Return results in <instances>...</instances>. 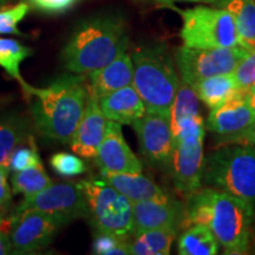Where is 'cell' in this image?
Masks as SVG:
<instances>
[{
    "instance_id": "1f68e13d",
    "label": "cell",
    "mask_w": 255,
    "mask_h": 255,
    "mask_svg": "<svg viewBox=\"0 0 255 255\" xmlns=\"http://www.w3.org/2000/svg\"><path fill=\"white\" fill-rule=\"evenodd\" d=\"M234 77L237 79L240 90L246 91L255 83V47L251 49L248 55L241 60L234 70Z\"/></svg>"
},
{
    "instance_id": "83f0119b",
    "label": "cell",
    "mask_w": 255,
    "mask_h": 255,
    "mask_svg": "<svg viewBox=\"0 0 255 255\" xmlns=\"http://www.w3.org/2000/svg\"><path fill=\"white\" fill-rule=\"evenodd\" d=\"M92 253L98 255H128L130 254V244L126 238L96 232L92 242Z\"/></svg>"
},
{
    "instance_id": "7c38bea8",
    "label": "cell",
    "mask_w": 255,
    "mask_h": 255,
    "mask_svg": "<svg viewBox=\"0 0 255 255\" xmlns=\"http://www.w3.org/2000/svg\"><path fill=\"white\" fill-rule=\"evenodd\" d=\"M64 225L62 220L39 210L15 213L8 235L12 253H33L46 247Z\"/></svg>"
},
{
    "instance_id": "277c9868",
    "label": "cell",
    "mask_w": 255,
    "mask_h": 255,
    "mask_svg": "<svg viewBox=\"0 0 255 255\" xmlns=\"http://www.w3.org/2000/svg\"><path fill=\"white\" fill-rule=\"evenodd\" d=\"M132 85L144 102L146 111L169 115L180 87V76L164 44L135 50Z\"/></svg>"
},
{
    "instance_id": "30bf717a",
    "label": "cell",
    "mask_w": 255,
    "mask_h": 255,
    "mask_svg": "<svg viewBox=\"0 0 255 255\" xmlns=\"http://www.w3.org/2000/svg\"><path fill=\"white\" fill-rule=\"evenodd\" d=\"M23 210H39L62 220L64 223L89 218L87 200L78 183L50 184L39 193L25 196L15 213Z\"/></svg>"
},
{
    "instance_id": "60d3db41",
    "label": "cell",
    "mask_w": 255,
    "mask_h": 255,
    "mask_svg": "<svg viewBox=\"0 0 255 255\" xmlns=\"http://www.w3.org/2000/svg\"><path fill=\"white\" fill-rule=\"evenodd\" d=\"M20 1H24V2H27V4H30V5H31V2H32V0H20Z\"/></svg>"
},
{
    "instance_id": "2e32d148",
    "label": "cell",
    "mask_w": 255,
    "mask_h": 255,
    "mask_svg": "<svg viewBox=\"0 0 255 255\" xmlns=\"http://www.w3.org/2000/svg\"><path fill=\"white\" fill-rule=\"evenodd\" d=\"M107 126L108 120L102 113L98 100L89 95L87 108L69 143L71 150L81 157L95 158L105 136Z\"/></svg>"
},
{
    "instance_id": "9a60e30c",
    "label": "cell",
    "mask_w": 255,
    "mask_h": 255,
    "mask_svg": "<svg viewBox=\"0 0 255 255\" xmlns=\"http://www.w3.org/2000/svg\"><path fill=\"white\" fill-rule=\"evenodd\" d=\"M184 208L176 201L168 199L139 201L132 203V235L151 229L176 227L182 223Z\"/></svg>"
},
{
    "instance_id": "e0dca14e",
    "label": "cell",
    "mask_w": 255,
    "mask_h": 255,
    "mask_svg": "<svg viewBox=\"0 0 255 255\" xmlns=\"http://www.w3.org/2000/svg\"><path fill=\"white\" fill-rule=\"evenodd\" d=\"M88 77L89 95L96 100L121 88L131 85L133 81L131 56L124 52L108 65L89 73Z\"/></svg>"
},
{
    "instance_id": "b9f144b4",
    "label": "cell",
    "mask_w": 255,
    "mask_h": 255,
    "mask_svg": "<svg viewBox=\"0 0 255 255\" xmlns=\"http://www.w3.org/2000/svg\"><path fill=\"white\" fill-rule=\"evenodd\" d=\"M0 215H1V214H0Z\"/></svg>"
},
{
    "instance_id": "3957f363",
    "label": "cell",
    "mask_w": 255,
    "mask_h": 255,
    "mask_svg": "<svg viewBox=\"0 0 255 255\" xmlns=\"http://www.w3.org/2000/svg\"><path fill=\"white\" fill-rule=\"evenodd\" d=\"M127 25L116 14L95 15L76 27L62 51L65 69L71 73L89 75L127 52Z\"/></svg>"
},
{
    "instance_id": "4dcf8cb0",
    "label": "cell",
    "mask_w": 255,
    "mask_h": 255,
    "mask_svg": "<svg viewBox=\"0 0 255 255\" xmlns=\"http://www.w3.org/2000/svg\"><path fill=\"white\" fill-rule=\"evenodd\" d=\"M39 163H41L40 157L38 155L33 139L31 138L30 146L19 145L13 151L9 159V169L13 171H19Z\"/></svg>"
},
{
    "instance_id": "8fae6325",
    "label": "cell",
    "mask_w": 255,
    "mask_h": 255,
    "mask_svg": "<svg viewBox=\"0 0 255 255\" xmlns=\"http://www.w3.org/2000/svg\"><path fill=\"white\" fill-rule=\"evenodd\" d=\"M255 121V110L247 101L246 91L238 94L222 104L212 109L208 116V129L221 144H248L252 127Z\"/></svg>"
},
{
    "instance_id": "d590c367",
    "label": "cell",
    "mask_w": 255,
    "mask_h": 255,
    "mask_svg": "<svg viewBox=\"0 0 255 255\" xmlns=\"http://www.w3.org/2000/svg\"><path fill=\"white\" fill-rule=\"evenodd\" d=\"M158 4L165 5V6H171L175 2L180 1H186V2H201V4H213L214 5L218 0H156Z\"/></svg>"
},
{
    "instance_id": "d4e9b609",
    "label": "cell",
    "mask_w": 255,
    "mask_h": 255,
    "mask_svg": "<svg viewBox=\"0 0 255 255\" xmlns=\"http://www.w3.org/2000/svg\"><path fill=\"white\" fill-rule=\"evenodd\" d=\"M195 90L181 79L180 87L170 109V127L174 132L183 123L200 117V104Z\"/></svg>"
},
{
    "instance_id": "f1b7e54d",
    "label": "cell",
    "mask_w": 255,
    "mask_h": 255,
    "mask_svg": "<svg viewBox=\"0 0 255 255\" xmlns=\"http://www.w3.org/2000/svg\"><path fill=\"white\" fill-rule=\"evenodd\" d=\"M50 164L59 176L72 177L87 171V165L78 155L57 152L50 158Z\"/></svg>"
},
{
    "instance_id": "5bb4252c",
    "label": "cell",
    "mask_w": 255,
    "mask_h": 255,
    "mask_svg": "<svg viewBox=\"0 0 255 255\" xmlns=\"http://www.w3.org/2000/svg\"><path fill=\"white\" fill-rule=\"evenodd\" d=\"M101 173H142L143 165L123 136L120 123L108 121L107 131L96 155Z\"/></svg>"
},
{
    "instance_id": "8992f818",
    "label": "cell",
    "mask_w": 255,
    "mask_h": 255,
    "mask_svg": "<svg viewBox=\"0 0 255 255\" xmlns=\"http://www.w3.org/2000/svg\"><path fill=\"white\" fill-rule=\"evenodd\" d=\"M87 200L89 218L96 232L128 239L132 235V202L104 180L88 178L78 183Z\"/></svg>"
},
{
    "instance_id": "5b68a950",
    "label": "cell",
    "mask_w": 255,
    "mask_h": 255,
    "mask_svg": "<svg viewBox=\"0 0 255 255\" xmlns=\"http://www.w3.org/2000/svg\"><path fill=\"white\" fill-rule=\"evenodd\" d=\"M202 184L246 201L255 210V150L248 144H222L203 161Z\"/></svg>"
},
{
    "instance_id": "836d02e7",
    "label": "cell",
    "mask_w": 255,
    "mask_h": 255,
    "mask_svg": "<svg viewBox=\"0 0 255 255\" xmlns=\"http://www.w3.org/2000/svg\"><path fill=\"white\" fill-rule=\"evenodd\" d=\"M8 169L0 167V214L2 210L7 208L9 202H11V189L7 183V174Z\"/></svg>"
},
{
    "instance_id": "9c48e42d",
    "label": "cell",
    "mask_w": 255,
    "mask_h": 255,
    "mask_svg": "<svg viewBox=\"0 0 255 255\" xmlns=\"http://www.w3.org/2000/svg\"><path fill=\"white\" fill-rule=\"evenodd\" d=\"M250 50L242 45L219 49H193L182 45L175 51V65L181 79L193 85L205 78L234 72Z\"/></svg>"
},
{
    "instance_id": "603a6c76",
    "label": "cell",
    "mask_w": 255,
    "mask_h": 255,
    "mask_svg": "<svg viewBox=\"0 0 255 255\" xmlns=\"http://www.w3.org/2000/svg\"><path fill=\"white\" fill-rule=\"evenodd\" d=\"M178 254L181 255H215L220 245L213 232L205 225H193L178 240Z\"/></svg>"
},
{
    "instance_id": "e575fe53",
    "label": "cell",
    "mask_w": 255,
    "mask_h": 255,
    "mask_svg": "<svg viewBox=\"0 0 255 255\" xmlns=\"http://www.w3.org/2000/svg\"><path fill=\"white\" fill-rule=\"evenodd\" d=\"M12 253V246L11 241H9V237L5 234L4 232L0 228V255H5Z\"/></svg>"
},
{
    "instance_id": "44dd1931",
    "label": "cell",
    "mask_w": 255,
    "mask_h": 255,
    "mask_svg": "<svg viewBox=\"0 0 255 255\" xmlns=\"http://www.w3.org/2000/svg\"><path fill=\"white\" fill-rule=\"evenodd\" d=\"M216 7L228 11L237 26L240 45L255 47V0H218Z\"/></svg>"
},
{
    "instance_id": "7a4b0ae2",
    "label": "cell",
    "mask_w": 255,
    "mask_h": 255,
    "mask_svg": "<svg viewBox=\"0 0 255 255\" xmlns=\"http://www.w3.org/2000/svg\"><path fill=\"white\" fill-rule=\"evenodd\" d=\"M28 94L37 97L32 107L37 131L53 141L70 143L89 100L84 75L65 73L46 88L30 87Z\"/></svg>"
},
{
    "instance_id": "d6986e66",
    "label": "cell",
    "mask_w": 255,
    "mask_h": 255,
    "mask_svg": "<svg viewBox=\"0 0 255 255\" xmlns=\"http://www.w3.org/2000/svg\"><path fill=\"white\" fill-rule=\"evenodd\" d=\"M101 175L132 203L169 197L162 188L142 173H101Z\"/></svg>"
},
{
    "instance_id": "f546056e",
    "label": "cell",
    "mask_w": 255,
    "mask_h": 255,
    "mask_svg": "<svg viewBox=\"0 0 255 255\" xmlns=\"http://www.w3.org/2000/svg\"><path fill=\"white\" fill-rule=\"evenodd\" d=\"M30 9V4L20 1L12 7L0 11V34H20L18 24L25 18Z\"/></svg>"
},
{
    "instance_id": "52a82bcc",
    "label": "cell",
    "mask_w": 255,
    "mask_h": 255,
    "mask_svg": "<svg viewBox=\"0 0 255 255\" xmlns=\"http://www.w3.org/2000/svg\"><path fill=\"white\" fill-rule=\"evenodd\" d=\"M182 18L180 37L193 49H219L240 45L233 17L226 9L208 6L176 9Z\"/></svg>"
},
{
    "instance_id": "4fadbf2b",
    "label": "cell",
    "mask_w": 255,
    "mask_h": 255,
    "mask_svg": "<svg viewBox=\"0 0 255 255\" xmlns=\"http://www.w3.org/2000/svg\"><path fill=\"white\" fill-rule=\"evenodd\" d=\"M131 127L146 161L156 168L170 167L175 139L169 115L146 111Z\"/></svg>"
},
{
    "instance_id": "ffe728a7",
    "label": "cell",
    "mask_w": 255,
    "mask_h": 255,
    "mask_svg": "<svg viewBox=\"0 0 255 255\" xmlns=\"http://www.w3.org/2000/svg\"><path fill=\"white\" fill-rule=\"evenodd\" d=\"M190 87L195 90L199 100L202 101L210 110L221 107L226 102L232 100L240 90L233 72L205 78Z\"/></svg>"
},
{
    "instance_id": "ac0fdd59",
    "label": "cell",
    "mask_w": 255,
    "mask_h": 255,
    "mask_svg": "<svg viewBox=\"0 0 255 255\" xmlns=\"http://www.w3.org/2000/svg\"><path fill=\"white\" fill-rule=\"evenodd\" d=\"M98 103L107 120L121 126H131L146 113L144 102L132 84L102 96Z\"/></svg>"
},
{
    "instance_id": "6da1fadb",
    "label": "cell",
    "mask_w": 255,
    "mask_h": 255,
    "mask_svg": "<svg viewBox=\"0 0 255 255\" xmlns=\"http://www.w3.org/2000/svg\"><path fill=\"white\" fill-rule=\"evenodd\" d=\"M184 207V228L205 225L215 235L223 253L247 254L254 209L246 201L214 188H202L188 197Z\"/></svg>"
},
{
    "instance_id": "74e56055",
    "label": "cell",
    "mask_w": 255,
    "mask_h": 255,
    "mask_svg": "<svg viewBox=\"0 0 255 255\" xmlns=\"http://www.w3.org/2000/svg\"><path fill=\"white\" fill-rule=\"evenodd\" d=\"M251 250L255 253V210L253 214V221H252V232H251Z\"/></svg>"
},
{
    "instance_id": "cb8c5ba5",
    "label": "cell",
    "mask_w": 255,
    "mask_h": 255,
    "mask_svg": "<svg viewBox=\"0 0 255 255\" xmlns=\"http://www.w3.org/2000/svg\"><path fill=\"white\" fill-rule=\"evenodd\" d=\"M28 123L19 116L0 121V167L9 170V159L13 151L28 138Z\"/></svg>"
},
{
    "instance_id": "d6a6232c",
    "label": "cell",
    "mask_w": 255,
    "mask_h": 255,
    "mask_svg": "<svg viewBox=\"0 0 255 255\" xmlns=\"http://www.w3.org/2000/svg\"><path fill=\"white\" fill-rule=\"evenodd\" d=\"M76 0H32L31 5L45 13H63L75 4Z\"/></svg>"
},
{
    "instance_id": "ab89813d",
    "label": "cell",
    "mask_w": 255,
    "mask_h": 255,
    "mask_svg": "<svg viewBox=\"0 0 255 255\" xmlns=\"http://www.w3.org/2000/svg\"><path fill=\"white\" fill-rule=\"evenodd\" d=\"M6 2H7V0H0V6H2V5H5Z\"/></svg>"
},
{
    "instance_id": "ba28073f",
    "label": "cell",
    "mask_w": 255,
    "mask_h": 255,
    "mask_svg": "<svg viewBox=\"0 0 255 255\" xmlns=\"http://www.w3.org/2000/svg\"><path fill=\"white\" fill-rule=\"evenodd\" d=\"M174 139L170 163L174 186L181 195L188 199L202 187L205 161V123L202 117L184 124L174 136Z\"/></svg>"
},
{
    "instance_id": "f35d334b",
    "label": "cell",
    "mask_w": 255,
    "mask_h": 255,
    "mask_svg": "<svg viewBox=\"0 0 255 255\" xmlns=\"http://www.w3.org/2000/svg\"><path fill=\"white\" fill-rule=\"evenodd\" d=\"M250 145L255 150V121H254V123H253V127H252V130H251Z\"/></svg>"
},
{
    "instance_id": "8d00e7d4",
    "label": "cell",
    "mask_w": 255,
    "mask_h": 255,
    "mask_svg": "<svg viewBox=\"0 0 255 255\" xmlns=\"http://www.w3.org/2000/svg\"><path fill=\"white\" fill-rule=\"evenodd\" d=\"M246 96H247L248 103H250L251 107L255 110V83L247 89Z\"/></svg>"
},
{
    "instance_id": "484cf974",
    "label": "cell",
    "mask_w": 255,
    "mask_h": 255,
    "mask_svg": "<svg viewBox=\"0 0 255 255\" xmlns=\"http://www.w3.org/2000/svg\"><path fill=\"white\" fill-rule=\"evenodd\" d=\"M33 51L12 38H0V66L6 72L20 83L25 92L30 90L31 85L24 82L20 75V64L27 57L32 56Z\"/></svg>"
},
{
    "instance_id": "7402d4cb",
    "label": "cell",
    "mask_w": 255,
    "mask_h": 255,
    "mask_svg": "<svg viewBox=\"0 0 255 255\" xmlns=\"http://www.w3.org/2000/svg\"><path fill=\"white\" fill-rule=\"evenodd\" d=\"M177 228H158L143 232L136 235L130 244L132 255H168L176 238Z\"/></svg>"
},
{
    "instance_id": "4316f807",
    "label": "cell",
    "mask_w": 255,
    "mask_h": 255,
    "mask_svg": "<svg viewBox=\"0 0 255 255\" xmlns=\"http://www.w3.org/2000/svg\"><path fill=\"white\" fill-rule=\"evenodd\" d=\"M12 190L14 194H23L25 196L33 195L52 184L51 178L44 170L43 164H36L24 170L14 171L11 178Z\"/></svg>"
}]
</instances>
